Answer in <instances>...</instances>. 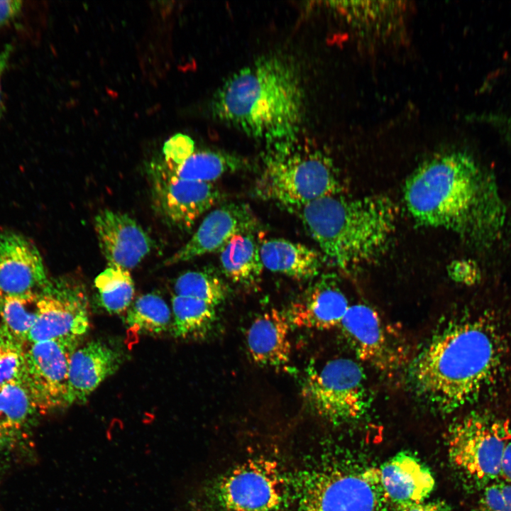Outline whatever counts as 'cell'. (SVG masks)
Here are the masks:
<instances>
[{
    "instance_id": "1",
    "label": "cell",
    "mask_w": 511,
    "mask_h": 511,
    "mask_svg": "<svg viewBox=\"0 0 511 511\" xmlns=\"http://www.w3.org/2000/svg\"><path fill=\"white\" fill-rule=\"evenodd\" d=\"M403 194L415 223L451 232L473 246L488 248L503 232L507 210L497 182L465 153L424 160L406 180Z\"/></svg>"
},
{
    "instance_id": "2",
    "label": "cell",
    "mask_w": 511,
    "mask_h": 511,
    "mask_svg": "<svg viewBox=\"0 0 511 511\" xmlns=\"http://www.w3.org/2000/svg\"><path fill=\"white\" fill-rule=\"evenodd\" d=\"M210 107L215 119L268 146L295 141L304 111L299 72L282 57H263L231 75Z\"/></svg>"
},
{
    "instance_id": "3",
    "label": "cell",
    "mask_w": 511,
    "mask_h": 511,
    "mask_svg": "<svg viewBox=\"0 0 511 511\" xmlns=\"http://www.w3.org/2000/svg\"><path fill=\"white\" fill-rule=\"evenodd\" d=\"M500 350L495 330L480 320L449 324L414 358L410 378L416 394L449 413L475 400L493 378Z\"/></svg>"
},
{
    "instance_id": "4",
    "label": "cell",
    "mask_w": 511,
    "mask_h": 511,
    "mask_svg": "<svg viewBox=\"0 0 511 511\" xmlns=\"http://www.w3.org/2000/svg\"><path fill=\"white\" fill-rule=\"evenodd\" d=\"M326 260L344 271L365 267L388 249L399 209L386 195H329L294 210Z\"/></svg>"
},
{
    "instance_id": "5",
    "label": "cell",
    "mask_w": 511,
    "mask_h": 511,
    "mask_svg": "<svg viewBox=\"0 0 511 511\" xmlns=\"http://www.w3.org/2000/svg\"><path fill=\"white\" fill-rule=\"evenodd\" d=\"M341 185L331 160L297 139L269 145L254 187L257 197L295 210L323 197L339 194Z\"/></svg>"
},
{
    "instance_id": "6",
    "label": "cell",
    "mask_w": 511,
    "mask_h": 511,
    "mask_svg": "<svg viewBox=\"0 0 511 511\" xmlns=\"http://www.w3.org/2000/svg\"><path fill=\"white\" fill-rule=\"evenodd\" d=\"M294 511H389L378 468L326 463L293 478Z\"/></svg>"
},
{
    "instance_id": "7",
    "label": "cell",
    "mask_w": 511,
    "mask_h": 511,
    "mask_svg": "<svg viewBox=\"0 0 511 511\" xmlns=\"http://www.w3.org/2000/svg\"><path fill=\"white\" fill-rule=\"evenodd\" d=\"M289 483L278 463L266 456L250 458L216 477L203 488L204 511H278Z\"/></svg>"
},
{
    "instance_id": "8",
    "label": "cell",
    "mask_w": 511,
    "mask_h": 511,
    "mask_svg": "<svg viewBox=\"0 0 511 511\" xmlns=\"http://www.w3.org/2000/svg\"><path fill=\"white\" fill-rule=\"evenodd\" d=\"M510 437L508 421L471 413L455 420L448 429L449 461L466 481L483 489L501 479L503 454Z\"/></svg>"
},
{
    "instance_id": "9",
    "label": "cell",
    "mask_w": 511,
    "mask_h": 511,
    "mask_svg": "<svg viewBox=\"0 0 511 511\" xmlns=\"http://www.w3.org/2000/svg\"><path fill=\"white\" fill-rule=\"evenodd\" d=\"M365 386L362 368L350 358H338L309 375L302 394L318 416L341 424L356 420L365 412Z\"/></svg>"
},
{
    "instance_id": "10",
    "label": "cell",
    "mask_w": 511,
    "mask_h": 511,
    "mask_svg": "<svg viewBox=\"0 0 511 511\" xmlns=\"http://www.w3.org/2000/svg\"><path fill=\"white\" fill-rule=\"evenodd\" d=\"M80 342L61 340L26 344L20 383L39 413L69 406L70 361Z\"/></svg>"
},
{
    "instance_id": "11",
    "label": "cell",
    "mask_w": 511,
    "mask_h": 511,
    "mask_svg": "<svg viewBox=\"0 0 511 511\" xmlns=\"http://www.w3.org/2000/svg\"><path fill=\"white\" fill-rule=\"evenodd\" d=\"M89 328V302L82 286L68 278L51 279L39 294L28 342L82 340Z\"/></svg>"
},
{
    "instance_id": "12",
    "label": "cell",
    "mask_w": 511,
    "mask_h": 511,
    "mask_svg": "<svg viewBox=\"0 0 511 511\" xmlns=\"http://www.w3.org/2000/svg\"><path fill=\"white\" fill-rule=\"evenodd\" d=\"M151 179L157 209L167 222L180 229L191 228L221 198L211 182L180 178L165 165L152 168Z\"/></svg>"
},
{
    "instance_id": "13",
    "label": "cell",
    "mask_w": 511,
    "mask_h": 511,
    "mask_svg": "<svg viewBox=\"0 0 511 511\" xmlns=\"http://www.w3.org/2000/svg\"><path fill=\"white\" fill-rule=\"evenodd\" d=\"M258 225L248 204L226 203L210 211L189 240L164 263L170 265L220 251L234 236L254 233Z\"/></svg>"
},
{
    "instance_id": "14",
    "label": "cell",
    "mask_w": 511,
    "mask_h": 511,
    "mask_svg": "<svg viewBox=\"0 0 511 511\" xmlns=\"http://www.w3.org/2000/svg\"><path fill=\"white\" fill-rule=\"evenodd\" d=\"M50 280L32 241L11 231L0 233V292L11 295H38Z\"/></svg>"
},
{
    "instance_id": "15",
    "label": "cell",
    "mask_w": 511,
    "mask_h": 511,
    "mask_svg": "<svg viewBox=\"0 0 511 511\" xmlns=\"http://www.w3.org/2000/svg\"><path fill=\"white\" fill-rule=\"evenodd\" d=\"M94 224L99 246L109 266L129 270L152 249L151 238L126 214L104 209L96 215Z\"/></svg>"
},
{
    "instance_id": "16",
    "label": "cell",
    "mask_w": 511,
    "mask_h": 511,
    "mask_svg": "<svg viewBox=\"0 0 511 511\" xmlns=\"http://www.w3.org/2000/svg\"><path fill=\"white\" fill-rule=\"evenodd\" d=\"M339 326L363 361L382 371L399 365V352L382 318L371 307L350 306Z\"/></svg>"
},
{
    "instance_id": "17",
    "label": "cell",
    "mask_w": 511,
    "mask_h": 511,
    "mask_svg": "<svg viewBox=\"0 0 511 511\" xmlns=\"http://www.w3.org/2000/svg\"><path fill=\"white\" fill-rule=\"evenodd\" d=\"M121 363L120 353L102 341H92L78 347L70 361L68 405L84 403Z\"/></svg>"
},
{
    "instance_id": "18",
    "label": "cell",
    "mask_w": 511,
    "mask_h": 511,
    "mask_svg": "<svg viewBox=\"0 0 511 511\" xmlns=\"http://www.w3.org/2000/svg\"><path fill=\"white\" fill-rule=\"evenodd\" d=\"M378 469L383 490L397 507L424 501L435 485L429 468L406 452L397 454Z\"/></svg>"
},
{
    "instance_id": "19",
    "label": "cell",
    "mask_w": 511,
    "mask_h": 511,
    "mask_svg": "<svg viewBox=\"0 0 511 511\" xmlns=\"http://www.w3.org/2000/svg\"><path fill=\"white\" fill-rule=\"evenodd\" d=\"M290 321L287 314L271 309L258 316L246 333L247 349L261 366L280 367L290 359Z\"/></svg>"
},
{
    "instance_id": "20",
    "label": "cell",
    "mask_w": 511,
    "mask_h": 511,
    "mask_svg": "<svg viewBox=\"0 0 511 511\" xmlns=\"http://www.w3.org/2000/svg\"><path fill=\"white\" fill-rule=\"evenodd\" d=\"M349 307L345 295L324 279L292 304L287 315L290 323L297 327L326 330L339 326Z\"/></svg>"
},
{
    "instance_id": "21",
    "label": "cell",
    "mask_w": 511,
    "mask_h": 511,
    "mask_svg": "<svg viewBox=\"0 0 511 511\" xmlns=\"http://www.w3.org/2000/svg\"><path fill=\"white\" fill-rule=\"evenodd\" d=\"M259 248L265 268L297 280L317 276L322 266L319 253L300 243L271 238L263 241Z\"/></svg>"
},
{
    "instance_id": "22",
    "label": "cell",
    "mask_w": 511,
    "mask_h": 511,
    "mask_svg": "<svg viewBox=\"0 0 511 511\" xmlns=\"http://www.w3.org/2000/svg\"><path fill=\"white\" fill-rule=\"evenodd\" d=\"M38 413L21 383L0 387V451L12 449L27 437Z\"/></svg>"
},
{
    "instance_id": "23",
    "label": "cell",
    "mask_w": 511,
    "mask_h": 511,
    "mask_svg": "<svg viewBox=\"0 0 511 511\" xmlns=\"http://www.w3.org/2000/svg\"><path fill=\"white\" fill-rule=\"evenodd\" d=\"M219 261L223 273L243 285L256 282L264 268L253 233L234 236L220 251Z\"/></svg>"
},
{
    "instance_id": "24",
    "label": "cell",
    "mask_w": 511,
    "mask_h": 511,
    "mask_svg": "<svg viewBox=\"0 0 511 511\" xmlns=\"http://www.w3.org/2000/svg\"><path fill=\"white\" fill-rule=\"evenodd\" d=\"M249 165L244 158L219 150L194 151L185 162L173 170L180 178L211 182L220 177L246 169Z\"/></svg>"
},
{
    "instance_id": "25",
    "label": "cell",
    "mask_w": 511,
    "mask_h": 511,
    "mask_svg": "<svg viewBox=\"0 0 511 511\" xmlns=\"http://www.w3.org/2000/svg\"><path fill=\"white\" fill-rule=\"evenodd\" d=\"M172 331L176 338H200L210 329L216 319L215 307L193 297L175 295L172 298Z\"/></svg>"
},
{
    "instance_id": "26",
    "label": "cell",
    "mask_w": 511,
    "mask_h": 511,
    "mask_svg": "<svg viewBox=\"0 0 511 511\" xmlns=\"http://www.w3.org/2000/svg\"><path fill=\"white\" fill-rule=\"evenodd\" d=\"M171 312L165 301L155 293L138 297L128 307L126 324L129 334L159 335L170 327Z\"/></svg>"
},
{
    "instance_id": "27",
    "label": "cell",
    "mask_w": 511,
    "mask_h": 511,
    "mask_svg": "<svg viewBox=\"0 0 511 511\" xmlns=\"http://www.w3.org/2000/svg\"><path fill=\"white\" fill-rule=\"evenodd\" d=\"M101 306L110 314L128 309L134 295V282L129 270L108 266L94 280Z\"/></svg>"
},
{
    "instance_id": "28",
    "label": "cell",
    "mask_w": 511,
    "mask_h": 511,
    "mask_svg": "<svg viewBox=\"0 0 511 511\" xmlns=\"http://www.w3.org/2000/svg\"><path fill=\"white\" fill-rule=\"evenodd\" d=\"M38 295H11L0 292L1 324L18 341L28 342L37 317Z\"/></svg>"
},
{
    "instance_id": "29",
    "label": "cell",
    "mask_w": 511,
    "mask_h": 511,
    "mask_svg": "<svg viewBox=\"0 0 511 511\" xmlns=\"http://www.w3.org/2000/svg\"><path fill=\"white\" fill-rule=\"evenodd\" d=\"M174 290L176 295L193 297L214 307L226 300L229 291L221 279L204 271H187L180 275Z\"/></svg>"
},
{
    "instance_id": "30",
    "label": "cell",
    "mask_w": 511,
    "mask_h": 511,
    "mask_svg": "<svg viewBox=\"0 0 511 511\" xmlns=\"http://www.w3.org/2000/svg\"><path fill=\"white\" fill-rule=\"evenodd\" d=\"M25 344L15 338L4 326L0 325V387L20 383Z\"/></svg>"
},
{
    "instance_id": "31",
    "label": "cell",
    "mask_w": 511,
    "mask_h": 511,
    "mask_svg": "<svg viewBox=\"0 0 511 511\" xmlns=\"http://www.w3.org/2000/svg\"><path fill=\"white\" fill-rule=\"evenodd\" d=\"M476 511H511V483L499 479L483 488Z\"/></svg>"
},
{
    "instance_id": "32",
    "label": "cell",
    "mask_w": 511,
    "mask_h": 511,
    "mask_svg": "<svg viewBox=\"0 0 511 511\" xmlns=\"http://www.w3.org/2000/svg\"><path fill=\"white\" fill-rule=\"evenodd\" d=\"M194 153V142L187 135L176 134L164 144L165 165L173 170Z\"/></svg>"
},
{
    "instance_id": "33",
    "label": "cell",
    "mask_w": 511,
    "mask_h": 511,
    "mask_svg": "<svg viewBox=\"0 0 511 511\" xmlns=\"http://www.w3.org/2000/svg\"><path fill=\"white\" fill-rule=\"evenodd\" d=\"M23 9L22 1H0V31L16 23L21 16Z\"/></svg>"
},
{
    "instance_id": "34",
    "label": "cell",
    "mask_w": 511,
    "mask_h": 511,
    "mask_svg": "<svg viewBox=\"0 0 511 511\" xmlns=\"http://www.w3.org/2000/svg\"><path fill=\"white\" fill-rule=\"evenodd\" d=\"M451 277L463 284H473L478 279V272L471 262L466 260L455 261L449 267Z\"/></svg>"
},
{
    "instance_id": "35",
    "label": "cell",
    "mask_w": 511,
    "mask_h": 511,
    "mask_svg": "<svg viewBox=\"0 0 511 511\" xmlns=\"http://www.w3.org/2000/svg\"><path fill=\"white\" fill-rule=\"evenodd\" d=\"M399 511H454L446 502L439 500L422 501L397 506Z\"/></svg>"
},
{
    "instance_id": "36",
    "label": "cell",
    "mask_w": 511,
    "mask_h": 511,
    "mask_svg": "<svg viewBox=\"0 0 511 511\" xmlns=\"http://www.w3.org/2000/svg\"><path fill=\"white\" fill-rule=\"evenodd\" d=\"M13 50L11 43H6L0 49V119L4 115L6 108L3 99L2 79L6 70L9 67V61Z\"/></svg>"
},
{
    "instance_id": "37",
    "label": "cell",
    "mask_w": 511,
    "mask_h": 511,
    "mask_svg": "<svg viewBox=\"0 0 511 511\" xmlns=\"http://www.w3.org/2000/svg\"><path fill=\"white\" fill-rule=\"evenodd\" d=\"M501 479L511 483V437L506 445L503 454Z\"/></svg>"
}]
</instances>
